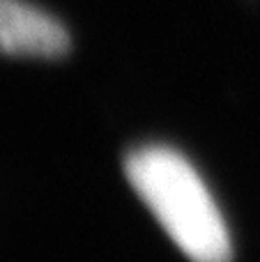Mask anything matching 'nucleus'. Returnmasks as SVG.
<instances>
[{"instance_id":"f257e3e1","label":"nucleus","mask_w":260,"mask_h":262,"mask_svg":"<svg viewBox=\"0 0 260 262\" xmlns=\"http://www.w3.org/2000/svg\"><path fill=\"white\" fill-rule=\"evenodd\" d=\"M124 172L166 235L191 262H230L226 219L201 172L168 145H141L124 159Z\"/></svg>"},{"instance_id":"f03ea898","label":"nucleus","mask_w":260,"mask_h":262,"mask_svg":"<svg viewBox=\"0 0 260 262\" xmlns=\"http://www.w3.org/2000/svg\"><path fill=\"white\" fill-rule=\"evenodd\" d=\"M67 28L26 0H0V53L58 58L67 53Z\"/></svg>"}]
</instances>
